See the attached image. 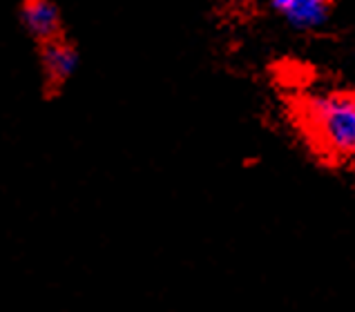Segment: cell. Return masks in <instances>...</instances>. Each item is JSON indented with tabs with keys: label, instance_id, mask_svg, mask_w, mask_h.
<instances>
[{
	"label": "cell",
	"instance_id": "obj_3",
	"mask_svg": "<svg viewBox=\"0 0 355 312\" xmlns=\"http://www.w3.org/2000/svg\"><path fill=\"white\" fill-rule=\"evenodd\" d=\"M20 18L27 34L40 43L54 40L60 34V14L52 0H25Z\"/></svg>",
	"mask_w": 355,
	"mask_h": 312
},
{
	"label": "cell",
	"instance_id": "obj_4",
	"mask_svg": "<svg viewBox=\"0 0 355 312\" xmlns=\"http://www.w3.org/2000/svg\"><path fill=\"white\" fill-rule=\"evenodd\" d=\"M40 65L45 69V78L52 85H63L67 78H72L78 65V54L76 49L65 43V40L54 38L43 43L40 49Z\"/></svg>",
	"mask_w": 355,
	"mask_h": 312
},
{
	"label": "cell",
	"instance_id": "obj_2",
	"mask_svg": "<svg viewBox=\"0 0 355 312\" xmlns=\"http://www.w3.org/2000/svg\"><path fill=\"white\" fill-rule=\"evenodd\" d=\"M268 5L300 32L320 29L329 20V0H268Z\"/></svg>",
	"mask_w": 355,
	"mask_h": 312
},
{
	"label": "cell",
	"instance_id": "obj_1",
	"mask_svg": "<svg viewBox=\"0 0 355 312\" xmlns=\"http://www.w3.org/2000/svg\"><path fill=\"white\" fill-rule=\"evenodd\" d=\"M304 123L322 154L336 160L355 158V92L331 89L306 98Z\"/></svg>",
	"mask_w": 355,
	"mask_h": 312
}]
</instances>
